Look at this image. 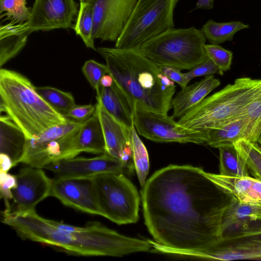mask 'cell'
<instances>
[{"mask_svg": "<svg viewBox=\"0 0 261 261\" xmlns=\"http://www.w3.org/2000/svg\"><path fill=\"white\" fill-rule=\"evenodd\" d=\"M221 71L209 58L198 64L189 71L185 73L188 79L191 81L193 78L201 76H207L214 74H223Z\"/></svg>", "mask_w": 261, "mask_h": 261, "instance_id": "cell-37", "label": "cell"}, {"mask_svg": "<svg viewBox=\"0 0 261 261\" xmlns=\"http://www.w3.org/2000/svg\"><path fill=\"white\" fill-rule=\"evenodd\" d=\"M260 61H261V60H260Z\"/></svg>", "mask_w": 261, "mask_h": 261, "instance_id": "cell-45", "label": "cell"}, {"mask_svg": "<svg viewBox=\"0 0 261 261\" xmlns=\"http://www.w3.org/2000/svg\"><path fill=\"white\" fill-rule=\"evenodd\" d=\"M115 84L135 109L167 115L175 92L174 82L137 49L99 47Z\"/></svg>", "mask_w": 261, "mask_h": 261, "instance_id": "cell-3", "label": "cell"}, {"mask_svg": "<svg viewBox=\"0 0 261 261\" xmlns=\"http://www.w3.org/2000/svg\"><path fill=\"white\" fill-rule=\"evenodd\" d=\"M26 5L27 0H0L1 18L6 17L15 23L27 21L31 17V10Z\"/></svg>", "mask_w": 261, "mask_h": 261, "instance_id": "cell-32", "label": "cell"}, {"mask_svg": "<svg viewBox=\"0 0 261 261\" xmlns=\"http://www.w3.org/2000/svg\"><path fill=\"white\" fill-rule=\"evenodd\" d=\"M213 0H197L196 9H213Z\"/></svg>", "mask_w": 261, "mask_h": 261, "instance_id": "cell-41", "label": "cell"}, {"mask_svg": "<svg viewBox=\"0 0 261 261\" xmlns=\"http://www.w3.org/2000/svg\"><path fill=\"white\" fill-rule=\"evenodd\" d=\"M35 90L51 107L64 116L76 105L70 92L49 86L35 87Z\"/></svg>", "mask_w": 261, "mask_h": 261, "instance_id": "cell-28", "label": "cell"}, {"mask_svg": "<svg viewBox=\"0 0 261 261\" xmlns=\"http://www.w3.org/2000/svg\"><path fill=\"white\" fill-rule=\"evenodd\" d=\"M218 149L220 174L233 177L249 176L248 169L234 144L222 146Z\"/></svg>", "mask_w": 261, "mask_h": 261, "instance_id": "cell-27", "label": "cell"}, {"mask_svg": "<svg viewBox=\"0 0 261 261\" xmlns=\"http://www.w3.org/2000/svg\"><path fill=\"white\" fill-rule=\"evenodd\" d=\"M0 193L1 198L5 202V211L11 210L10 200L12 199V190L17 185L16 175H11L8 172H0Z\"/></svg>", "mask_w": 261, "mask_h": 261, "instance_id": "cell-36", "label": "cell"}, {"mask_svg": "<svg viewBox=\"0 0 261 261\" xmlns=\"http://www.w3.org/2000/svg\"><path fill=\"white\" fill-rule=\"evenodd\" d=\"M235 147L245 162L249 172L254 178L261 180V147L257 143L245 139L234 143Z\"/></svg>", "mask_w": 261, "mask_h": 261, "instance_id": "cell-29", "label": "cell"}, {"mask_svg": "<svg viewBox=\"0 0 261 261\" xmlns=\"http://www.w3.org/2000/svg\"><path fill=\"white\" fill-rule=\"evenodd\" d=\"M141 200L145 224L155 242L205 250L219 239L223 215L234 199L202 168L170 165L146 181Z\"/></svg>", "mask_w": 261, "mask_h": 261, "instance_id": "cell-1", "label": "cell"}, {"mask_svg": "<svg viewBox=\"0 0 261 261\" xmlns=\"http://www.w3.org/2000/svg\"><path fill=\"white\" fill-rule=\"evenodd\" d=\"M261 92V79L243 77L205 97L181 117L184 127L206 133L245 116L247 106Z\"/></svg>", "mask_w": 261, "mask_h": 261, "instance_id": "cell-5", "label": "cell"}, {"mask_svg": "<svg viewBox=\"0 0 261 261\" xmlns=\"http://www.w3.org/2000/svg\"><path fill=\"white\" fill-rule=\"evenodd\" d=\"M114 83L112 76L109 73L104 75L100 80V85L103 87L111 86Z\"/></svg>", "mask_w": 261, "mask_h": 261, "instance_id": "cell-42", "label": "cell"}, {"mask_svg": "<svg viewBox=\"0 0 261 261\" xmlns=\"http://www.w3.org/2000/svg\"><path fill=\"white\" fill-rule=\"evenodd\" d=\"M27 141L23 130L7 115L0 116V153L8 155L13 167L20 163Z\"/></svg>", "mask_w": 261, "mask_h": 261, "instance_id": "cell-21", "label": "cell"}, {"mask_svg": "<svg viewBox=\"0 0 261 261\" xmlns=\"http://www.w3.org/2000/svg\"><path fill=\"white\" fill-rule=\"evenodd\" d=\"M96 110V105H75L64 115L67 119L83 123L90 119Z\"/></svg>", "mask_w": 261, "mask_h": 261, "instance_id": "cell-38", "label": "cell"}, {"mask_svg": "<svg viewBox=\"0 0 261 261\" xmlns=\"http://www.w3.org/2000/svg\"><path fill=\"white\" fill-rule=\"evenodd\" d=\"M82 124V122L68 119L66 122L51 126L37 136L31 139H27L24 151L21 162L50 142L71 132Z\"/></svg>", "mask_w": 261, "mask_h": 261, "instance_id": "cell-25", "label": "cell"}, {"mask_svg": "<svg viewBox=\"0 0 261 261\" xmlns=\"http://www.w3.org/2000/svg\"><path fill=\"white\" fill-rule=\"evenodd\" d=\"M50 196L75 210L101 216L93 177H55L53 179Z\"/></svg>", "mask_w": 261, "mask_h": 261, "instance_id": "cell-15", "label": "cell"}, {"mask_svg": "<svg viewBox=\"0 0 261 261\" xmlns=\"http://www.w3.org/2000/svg\"><path fill=\"white\" fill-rule=\"evenodd\" d=\"M79 10L74 0H35L31 17L25 23L31 33L74 28Z\"/></svg>", "mask_w": 261, "mask_h": 261, "instance_id": "cell-13", "label": "cell"}, {"mask_svg": "<svg viewBox=\"0 0 261 261\" xmlns=\"http://www.w3.org/2000/svg\"><path fill=\"white\" fill-rule=\"evenodd\" d=\"M76 150L77 154L83 152L94 154L106 152L105 139L97 110L78 128Z\"/></svg>", "mask_w": 261, "mask_h": 261, "instance_id": "cell-23", "label": "cell"}, {"mask_svg": "<svg viewBox=\"0 0 261 261\" xmlns=\"http://www.w3.org/2000/svg\"><path fill=\"white\" fill-rule=\"evenodd\" d=\"M246 140L256 143L261 132V92L247 106Z\"/></svg>", "mask_w": 261, "mask_h": 261, "instance_id": "cell-33", "label": "cell"}, {"mask_svg": "<svg viewBox=\"0 0 261 261\" xmlns=\"http://www.w3.org/2000/svg\"><path fill=\"white\" fill-rule=\"evenodd\" d=\"M158 67L160 71L164 75L178 84L181 88L187 87L190 82L185 73H182L180 71L181 70L178 68L167 66H158Z\"/></svg>", "mask_w": 261, "mask_h": 261, "instance_id": "cell-39", "label": "cell"}, {"mask_svg": "<svg viewBox=\"0 0 261 261\" xmlns=\"http://www.w3.org/2000/svg\"><path fill=\"white\" fill-rule=\"evenodd\" d=\"M138 0H84L92 6V35L102 41H116Z\"/></svg>", "mask_w": 261, "mask_h": 261, "instance_id": "cell-11", "label": "cell"}, {"mask_svg": "<svg viewBox=\"0 0 261 261\" xmlns=\"http://www.w3.org/2000/svg\"><path fill=\"white\" fill-rule=\"evenodd\" d=\"M207 176L239 202L261 206V180L206 172Z\"/></svg>", "mask_w": 261, "mask_h": 261, "instance_id": "cell-18", "label": "cell"}, {"mask_svg": "<svg viewBox=\"0 0 261 261\" xmlns=\"http://www.w3.org/2000/svg\"><path fill=\"white\" fill-rule=\"evenodd\" d=\"M261 231V206L234 199L223 215L219 239L240 237Z\"/></svg>", "mask_w": 261, "mask_h": 261, "instance_id": "cell-16", "label": "cell"}, {"mask_svg": "<svg viewBox=\"0 0 261 261\" xmlns=\"http://www.w3.org/2000/svg\"><path fill=\"white\" fill-rule=\"evenodd\" d=\"M82 71L92 88L98 91L100 88V81L102 77L108 73L106 64H103L94 60H89L85 62Z\"/></svg>", "mask_w": 261, "mask_h": 261, "instance_id": "cell-34", "label": "cell"}, {"mask_svg": "<svg viewBox=\"0 0 261 261\" xmlns=\"http://www.w3.org/2000/svg\"><path fill=\"white\" fill-rule=\"evenodd\" d=\"M93 178L101 216L118 225L138 221L140 195L125 175L107 173Z\"/></svg>", "mask_w": 261, "mask_h": 261, "instance_id": "cell-8", "label": "cell"}, {"mask_svg": "<svg viewBox=\"0 0 261 261\" xmlns=\"http://www.w3.org/2000/svg\"><path fill=\"white\" fill-rule=\"evenodd\" d=\"M1 172H8L11 168L14 167L11 159L7 155L0 153Z\"/></svg>", "mask_w": 261, "mask_h": 261, "instance_id": "cell-40", "label": "cell"}, {"mask_svg": "<svg viewBox=\"0 0 261 261\" xmlns=\"http://www.w3.org/2000/svg\"><path fill=\"white\" fill-rule=\"evenodd\" d=\"M17 185L12 190L15 209L12 212L23 213L35 210L36 206L50 196L53 180L41 168H23L16 175Z\"/></svg>", "mask_w": 261, "mask_h": 261, "instance_id": "cell-14", "label": "cell"}, {"mask_svg": "<svg viewBox=\"0 0 261 261\" xmlns=\"http://www.w3.org/2000/svg\"><path fill=\"white\" fill-rule=\"evenodd\" d=\"M4 112L24 132L27 139L68 119L55 110L24 75L0 70V112Z\"/></svg>", "mask_w": 261, "mask_h": 261, "instance_id": "cell-4", "label": "cell"}, {"mask_svg": "<svg viewBox=\"0 0 261 261\" xmlns=\"http://www.w3.org/2000/svg\"><path fill=\"white\" fill-rule=\"evenodd\" d=\"M53 172L56 178H88L107 173L130 174L133 162H125L105 152L93 158L74 157L60 160L43 168Z\"/></svg>", "mask_w": 261, "mask_h": 261, "instance_id": "cell-10", "label": "cell"}, {"mask_svg": "<svg viewBox=\"0 0 261 261\" xmlns=\"http://www.w3.org/2000/svg\"><path fill=\"white\" fill-rule=\"evenodd\" d=\"M2 221L22 238L56 247L72 255L121 257L149 251L151 243L127 237L98 222L79 227L44 218L35 211H4Z\"/></svg>", "mask_w": 261, "mask_h": 261, "instance_id": "cell-2", "label": "cell"}, {"mask_svg": "<svg viewBox=\"0 0 261 261\" xmlns=\"http://www.w3.org/2000/svg\"><path fill=\"white\" fill-rule=\"evenodd\" d=\"M138 135L134 125L130 142L132 159L139 181L143 187L146 182L150 165L148 151Z\"/></svg>", "mask_w": 261, "mask_h": 261, "instance_id": "cell-30", "label": "cell"}, {"mask_svg": "<svg viewBox=\"0 0 261 261\" xmlns=\"http://www.w3.org/2000/svg\"><path fill=\"white\" fill-rule=\"evenodd\" d=\"M206 55L214 64L223 72L230 69L232 53L217 44H205Z\"/></svg>", "mask_w": 261, "mask_h": 261, "instance_id": "cell-35", "label": "cell"}, {"mask_svg": "<svg viewBox=\"0 0 261 261\" xmlns=\"http://www.w3.org/2000/svg\"><path fill=\"white\" fill-rule=\"evenodd\" d=\"M247 121L246 116L220 126L208 129L206 143L210 146L218 148L231 145L243 139H246Z\"/></svg>", "mask_w": 261, "mask_h": 261, "instance_id": "cell-24", "label": "cell"}, {"mask_svg": "<svg viewBox=\"0 0 261 261\" xmlns=\"http://www.w3.org/2000/svg\"><path fill=\"white\" fill-rule=\"evenodd\" d=\"M206 38L191 27L169 30L144 42L137 49L158 66L191 70L208 58Z\"/></svg>", "mask_w": 261, "mask_h": 261, "instance_id": "cell-6", "label": "cell"}, {"mask_svg": "<svg viewBox=\"0 0 261 261\" xmlns=\"http://www.w3.org/2000/svg\"><path fill=\"white\" fill-rule=\"evenodd\" d=\"M31 33L25 22H11L0 27V66L15 57L25 46Z\"/></svg>", "mask_w": 261, "mask_h": 261, "instance_id": "cell-22", "label": "cell"}, {"mask_svg": "<svg viewBox=\"0 0 261 261\" xmlns=\"http://www.w3.org/2000/svg\"><path fill=\"white\" fill-rule=\"evenodd\" d=\"M256 143H257L258 144H259L261 146V132L258 136V137L257 139Z\"/></svg>", "mask_w": 261, "mask_h": 261, "instance_id": "cell-43", "label": "cell"}, {"mask_svg": "<svg viewBox=\"0 0 261 261\" xmlns=\"http://www.w3.org/2000/svg\"><path fill=\"white\" fill-rule=\"evenodd\" d=\"M134 124L139 135L156 142L202 144L207 139L206 133L182 126L167 114L135 109Z\"/></svg>", "mask_w": 261, "mask_h": 261, "instance_id": "cell-9", "label": "cell"}, {"mask_svg": "<svg viewBox=\"0 0 261 261\" xmlns=\"http://www.w3.org/2000/svg\"><path fill=\"white\" fill-rule=\"evenodd\" d=\"M220 83L219 79L213 75H210L199 82L181 88L171 101L173 117L180 118L203 100Z\"/></svg>", "mask_w": 261, "mask_h": 261, "instance_id": "cell-19", "label": "cell"}, {"mask_svg": "<svg viewBox=\"0 0 261 261\" xmlns=\"http://www.w3.org/2000/svg\"><path fill=\"white\" fill-rule=\"evenodd\" d=\"M93 13L91 5L81 2L78 14L73 29L76 34L80 36L86 46L96 50L93 37Z\"/></svg>", "mask_w": 261, "mask_h": 261, "instance_id": "cell-31", "label": "cell"}, {"mask_svg": "<svg viewBox=\"0 0 261 261\" xmlns=\"http://www.w3.org/2000/svg\"><path fill=\"white\" fill-rule=\"evenodd\" d=\"M178 0H138L115 47L138 49L147 40L174 28Z\"/></svg>", "mask_w": 261, "mask_h": 261, "instance_id": "cell-7", "label": "cell"}, {"mask_svg": "<svg viewBox=\"0 0 261 261\" xmlns=\"http://www.w3.org/2000/svg\"><path fill=\"white\" fill-rule=\"evenodd\" d=\"M249 28L248 24L240 21L219 23L208 20L201 30L210 43L218 45L227 41H231L237 32Z\"/></svg>", "mask_w": 261, "mask_h": 261, "instance_id": "cell-26", "label": "cell"}, {"mask_svg": "<svg viewBox=\"0 0 261 261\" xmlns=\"http://www.w3.org/2000/svg\"><path fill=\"white\" fill-rule=\"evenodd\" d=\"M185 256L208 260H261V231L240 237L219 239L205 250H184Z\"/></svg>", "mask_w": 261, "mask_h": 261, "instance_id": "cell-12", "label": "cell"}, {"mask_svg": "<svg viewBox=\"0 0 261 261\" xmlns=\"http://www.w3.org/2000/svg\"><path fill=\"white\" fill-rule=\"evenodd\" d=\"M96 110L106 145V152L125 161L133 162L131 149L132 128H128L115 119L97 100Z\"/></svg>", "mask_w": 261, "mask_h": 261, "instance_id": "cell-17", "label": "cell"}, {"mask_svg": "<svg viewBox=\"0 0 261 261\" xmlns=\"http://www.w3.org/2000/svg\"><path fill=\"white\" fill-rule=\"evenodd\" d=\"M96 93V100L115 119L128 128L134 125L133 110L126 97L114 82L110 87L100 86Z\"/></svg>", "mask_w": 261, "mask_h": 261, "instance_id": "cell-20", "label": "cell"}, {"mask_svg": "<svg viewBox=\"0 0 261 261\" xmlns=\"http://www.w3.org/2000/svg\"><path fill=\"white\" fill-rule=\"evenodd\" d=\"M79 1L81 2H83L84 0H79Z\"/></svg>", "mask_w": 261, "mask_h": 261, "instance_id": "cell-44", "label": "cell"}]
</instances>
